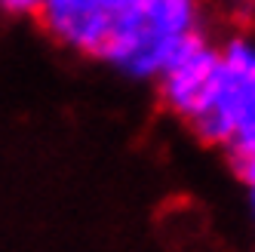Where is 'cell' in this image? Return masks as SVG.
Listing matches in <instances>:
<instances>
[{"instance_id": "1", "label": "cell", "mask_w": 255, "mask_h": 252, "mask_svg": "<svg viewBox=\"0 0 255 252\" xmlns=\"http://www.w3.org/2000/svg\"><path fill=\"white\" fill-rule=\"evenodd\" d=\"M215 77H218V46L197 28L172 49L169 62L157 74L160 102L175 117L188 120L212 93Z\"/></svg>"}, {"instance_id": "3", "label": "cell", "mask_w": 255, "mask_h": 252, "mask_svg": "<svg viewBox=\"0 0 255 252\" xmlns=\"http://www.w3.org/2000/svg\"><path fill=\"white\" fill-rule=\"evenodd\" d=\"M43 0H0V12L3 15H37Z\"/></svg>"}, {"instance_id": "2", "label": "cell", "mask_w": 255, "mask_h": 252, "mask_svg": "<svg viewBox=\"0 0 255 252\" xmlns=\"http://www.w3.org/2000/svg\"><path fill=\"white\" fill-rule=\"evenodd\" d=\"M37 19L59 46L102 59L111 31L105 0H43Z\"/></svg>"}, {"instance_id": "4", "label": "cell", "mask_w": 255, "mask_h": 252, "mask_svg": "<svg viewBox=\"0 0 255 252\" xmlns=\"http://www.w3.org/2000/svg\"><path fill=\"white\" fill-rule=\"evenodd\" d=\"M249 209H252V219H255V185L249 188Z\"/></svg>"}, {"instance_id": "5", "label": "cell", "mask_w": 255, "mask_h": 252, "mask_svg": "<svg viewBox=\"0 0 255 252\" xmlns=\"http://www.w3.org/2000/svg\"><path fill=\"white\" fill-rule=\"evenodd\" d=\"M246 3H249V6H252V12H255V0H246Z\"/></svg>"}]
</instances>
